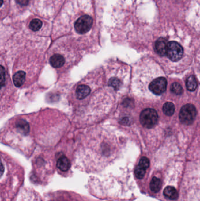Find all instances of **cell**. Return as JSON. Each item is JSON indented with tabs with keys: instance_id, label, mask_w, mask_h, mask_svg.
Returning a JSON list of instances; mask_svg holds the SVG:
<instances>
[{
	"instance_id": "cell-11",
	"label": "cell",
	"mask_w": 200,
	"mask_h": 201,
	"mask_svg": "<svg viewBox=\"0 0 200 201\" xmlns=\"http://www.w3.org/2000/svg\"><path fill=\"white\" fill-rule=\"evenodd\" d=\"M162 186L161 180L157 177H153L150 183V187L153 192L157 193L160 191Z\"/></svg>"
},
{
	"instance_id": "cell-4",
	"label": "cell",
	"mask_w": 200,
	"mask_h": 201,
	"mask_svg": "<svg viewBox=\"0 0 200 201\" xmlns=\"http://www.w3.org/2000/svg\"><path fill=\"white\" fill-rule=\"evenodd\" d=\"M184 50L177 42L170 41L167 44V56L173 62H177L182 58Z\"/></svg>"
},
{
	"instance_id": "cell-17",
	"label": "cell",
	"mask_w": 200,
	"mask_h": 201,
	"mask_svg": "<svg viewBox=\"0 0 200 201\" xmlns=\"http://www.w3.org/2000/svg\"><path fill=\"white\" fill-rule=\"evenodd\" d=\"M17 4L21 7H27L31 0H15Z\"/></svg>"
},
{
	"instance_id": "cell-14",
	"label": "cell",
	"mask_w": 200,
	"mask_h": 201,
	"mask_svg": "<svg viewBox=\"0 0 200 201\" xmlns=\"http://www.w3.org/2000/svg\"><path fill=\"white\" fill-rule=\"evenodd\" d=\"M163 111L166 115L172 116L174 113L175 106L172 102H167L164 104L163 106Z\"/></svg>"
},
{
	"instance_id": "cell-7",
	"label": "cell",
	"mask_w": 200,
	"mask_h": 201,
	"mask_svg": "<svg viewBox=\"0 0 200 201\" xmlns=\"http://www.w3.org/2000/svg\"><path fill=\"white\" fill-rule=\"evenodd\" d=\"M167 44L166 39L160 38L157 40L155 44L156 52L160 56H165L167 54Z\"/></svg>"
},
{
	"instance_id": "cell-13",
	"label": "cell",
	"mask_w": 200,
	"mask_h": 201,
	"mask_svg": "<svg viewBox=\"0 0 200 201\" xmlns=\"http://www.w3.org/2000/svg\"><path fill=\"white\" fill-rule=\"evenodd\" d=\"M186 87L188 90L194 91L197 87V81L195 76L191 75L189 76L186 81Z\"/></svg>"
},
{
	"instance_id": "cell-1",
	"label": "cell",
	"mask_w": 200,
	"mask_h": 201,
	"mask_svg": "<svg viewBox=\"0 0 200 201\" xmlns=\"http://www.w3.org/2000/svg\"><path fill=\"white\" fill-rule=\"evenodd\" d=\"M158 114L152 108H147L142 111L140 115V121L144 127L150 129L154 126L158 121Z\"/></svg>"
},
{
	"instance_id": "cell-2",
	"label": "cell",
	"mask_w": 200,
	"mask_h": 201,
	"mask_svg": "<svg viewBox=\"0 0 200 201\" xmlns=\"http://www.w3.org/2000/svg\"><path fill=\"white\" fill-rule=\"evenodd\" d=\"M93 20L91 16L85 14L81 15L76 20L74 28L76 33L79 34H85L88 33L93 27Z\"/></svg>"
},
{
	"instance_id": "cell-16",
	"label": "cell",
	"mask_w": 200,
	"mask_h": 201,
	"mask_svg": "<svg viewBox=\"0 0 200 201\" xmlns=\"http://www.w3.org/2000/svg\"><path fill=\"white\" fill-rule=\"evenodd\" d=\"M171 91L176 95H181L183 92L181 85L178 83H174L171 86Z\"/></svg>"
},
{
	"instance_id": "cell-12",
	"label": "cell",
	"mask_w": 200,
	"mask_h": 201,
	"mask_svg": "<svg viewBox=\"0 0 200 201\" xmlns=\"http://www.w3.org/2000/svg\"><path fill=\"white\" fill-rule=\"evenodd\" d=\"M42 25L43 23L41 20L38 18H34L30 21L28 26H29V28L31 30H32L34 32H36L41 29Z\"/></svg>"
},
{
	"instance_id": "cell-10",
	"label": "cell",
	"mask_w": 200,
	"mask_h": 201,
	"mask_svg": "<svg viewBox=\"0 0 200 201\" xmlns=\"http://www.w3.org/2000/svg\"><path fill=\"white\" fill-rule=\"evenodd\" d=\"M163 195L166 198L174 201L176 200L179 197V193L176 189L172 186H168L164 189Z\"/></svg>"
},
{
	"instance_id": "cell-6",
	"label": "cell",
	"mask_w": 200,
	"mask_h": 201,
	"mask_svg": "<svg viewBox=\"0 0 200 201\" xmlns=\"http://www.w3.org/2000/svg\"><path fill=\"white\" fill-rule=\"evenodd\" d=\"M49 63L54 68H59L64 66L66 63V59L62 54L55 53L50 57Z\"/></svg>"
},
{
	"instance_id": "cell-8",
	"label": "cell",
	"mask_w": 200,
	"mask_h": 201,
	"mask_svg": "<svg viewBox=\"0 0 200 201\" xmlns=\"http://www.w3.org/2000/svg\"><path fill=\"white\" fill-rule=\"evenodd\" d=\"M70 162L67 157L65 156H61L58 160L56 163V166L58 169L63 172H66L68 171L70 168Z\"/></svg>"
},
{
	"instance_id": "cell-15",
	"label": "cell",
	"mask_w": 200,
	"mask_h": 201,
	"mask_svg": "<svg viewBox=\"0 0 200 201\" xmlns=\"http://www.w3.org/2000/svg\"><path fill=\"white\" fill-rule=\"evenodd\" d=\"M146 169H147L145 167H143L141 164H138L136 167L135 170H134V174H135L136 177L139 180L143 179L145 176Z\"/></svg>"
},
{
	"instance_id": "cell-9",
	"label": "cell",
	"mask_w": 200,
	"mask_h": 201,
	"mask_svg": "<svg viewBox=\"0 0 200 201\" xmlns=\"http://www.w3.org/2000/svg\"><path fill=\"white\" fill-rule=\"evenodd\" d=\"M26 80V74L23 71H19L15 73L13 76V82L17 87H21Z\"/></svg>"
},
{
	"instance_id": "cell-18",
	"label": "cell",
	"mask_w": 200,
	"mask_h": 201,
	"mask_svg": "<svg viewBox=\"0 0 200 201\" xmlns=\"http://www.w3.org/2000/svg\"><path fill=\"white\" fill-rule=\"evenodd\" d=\"M3 172H4V167H3L2 163H1V175L3 174Z\"/></svg>"
},
{
	"instance_id": "cell-5",
	"label": "cell",
	"mask_w": 200,
	"mask_h": 201,
	"mask_svg": "<svg viewBox=\"0 0 200 201\" xmlns=\"http://www.w3.org/2000/svg\"><path fill=\"white\" fill-rule=\"evenodd\" d=\"M167 82L164 77H159L154 79L149 85V90L155 95H161L166 90Z\"/></svg>"
},
{
	"instance_id": "cell-3",
	"label": "cell",
	"mask_w": 200,
	"mask_h": 201,
	"mask_svg": "<svg viewBox=\"0 0 200 201\" xmlns=\"http://www.w3.org/2000/svg\"><path fill=\"white\" fill-rule=\"evenodd\" d=\"M197 115L195 107L192 104L184 105L179 112V118L181 122L185 125L191 124Z\"/></svg>"
}]
</instances>
